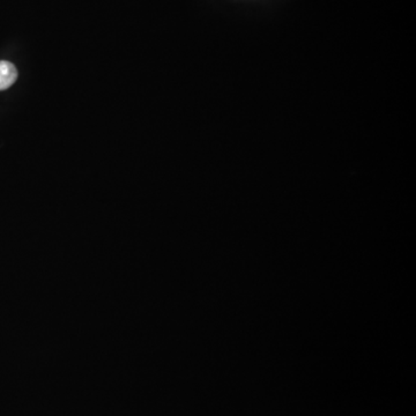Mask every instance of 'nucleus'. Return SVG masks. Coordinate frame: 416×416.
I'll list each match as a JSON object with an SVG mask.
<instances>
[{
  "mask_svg": "<svg viewBox=\"0 0 416 416\" xmlns=\"http://www.w3.org/2000/svg\"><path fill=\"white\" fill-rule=\"evenodd\" d=\"M17 79V68L10 61H0V91L10 88Z\"/></svg>",
  "mask_w": 416,
  "mask_h": 416,
  "instance_id": "f257e3e1",
  "label": "nucleus"
}]
</instances>
